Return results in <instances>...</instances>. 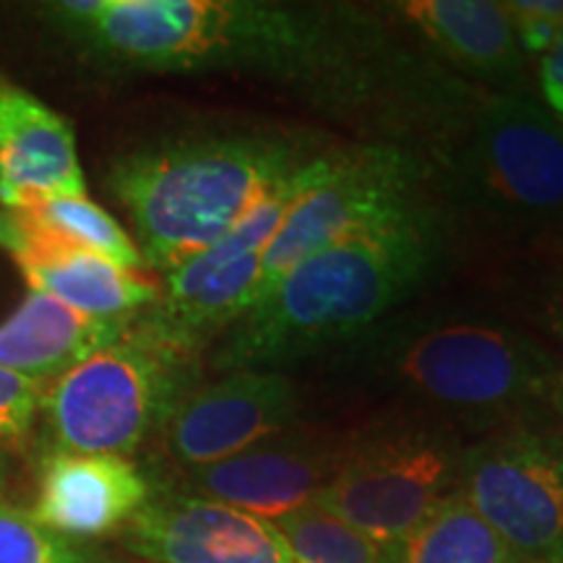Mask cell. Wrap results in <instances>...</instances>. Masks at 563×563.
<instances>
[{"mask_svg": "<svg viewBox=\"0 0 563 563\" xmlns=\"http://www.w3.org/2000/svg\"><path fill=\"white\" fill-rule=\"evenodd\" d=\"M439 256V228L422 207L313 253L232 323L214 365L222 373H282L355 342L420 290Z\"/></svg>", "mask_w": 563, "mask_h": 563, "instance_id": "6da1fadb", "label": "cell"}, {"mask_svg": "<svg viewBox=\"0 0 563 563\" xmlns=\"http://www.w3.org/2000/svg\"><path fill=\"white\" fill-rule=\"evenodd\" d=\"M302 162L298 141L279 133L191 136L125 154L108 186L129 211L146 269L167 274L228 235Z\"/></svg>", "mask_w": 563, "mask_h": 563, "instance_id": "7a4b0ae2", "label": "cell"}, {"mask_svg": "<svg viewBox=\"0 0 563 563\" xmlns=\"http://www.w3.org/2000/svg\"><path fill=\"white\" fill-rule=\"evenodd\" d=\"M365 384L456 418H504L548 399L559 363L538 342L493 319L405 316L352 342Z\"/></svg>", "mask_w": 563, "mask_h": 563, "instance_id": "3957f363", "label": "cell"}, {"mask_svg": "<svg viewBox=\"0 0 563 563\" xmlns=\"http://www.w3.org/2000/svg\"><path fill=\"white\" fill-rule=\"evenodd\" d=\"M51 9L91 53L150 70L256 66L292 74L321 37L298 11L241 0H70Z\"/></svg>", "mask_w": 563, "mask_h": 563, "instance_id": "277c9868", "label": "cell"}, {"mask_svg": "<svg viewBox=\"0 0 563 563\" xmlns=\"http://www.w3.org/2000/svg\"><path fill=\"white\" fill-rule=\"evenodd\" d=\"M196 350L144 319L45 386L40 412L55 452L129 456L194 389Z\"/></svg>", "mask_w": 563, "mask_h": 563, "instance_id": "5b68a950", "label": "cell"}, {"mask_svg": "<svg viewBox=\"0 0 563 563\" xmlns=\"http://www.w3.org/2000/svg\"><path fill=\"white\" fill-rule=\"evenodd\" d=\"M464 446L443 422L394 418L350 435L316 504L391 548L460 493Z\"/></svg>", "mask_w": 563, "mask_h": 563, "instance_id": "8992f818", "label": "cell"}, {"mask_svg": "<svg viewBox=\"0 0 563 563\" xmlns=\"http://www.w3.org/2000/svg\"><path fill=\"white\" fill-rule=\"evenodd\" d=\"M332 157L334 154H327L302 162L228 235L167 272L165 285H159V300L141 319L191 350H199L211 334L241 321L256 302L264 251L295 201L329 170Z\"/></svg>", "mask_w": 563, "mask_h": 563, "instance_id": "52a82bcc", "label": "cell"}, {"mask_svg": "<svg viewBox=\"0 0 563 563\" xmlns=\"http://www.w3.org/2000/svg\"><path fill=\"white\" fill-rule=\"evenodd\" d=\"M418 162L394 146H361L334 154L329 170L295 201L264 251L256 302L313 253L418 209Z\"/></svg>", "mask_w": 563, "mask_h": 563, "instance_id": "ba28073f", "label": "cell"}, {"mask_svg": "<svg viewBox=\"0 0 563 563\" xmlns=\"http://www.w3.org/2000/svg\"><path fill=\"white\" fill-rule=\"evenodd\" d=\"M460 493L522 563H563V431L514 426L464 449Z\"/></svg>", "mask_w": 563, "mask_h": 563, "instance_id": "9c48e42d", "label": "cell"}, {"mask_svg": "<svg viewBox=\"0 0 563 563\" xmlns=\"http://www.w3.org/2000/svg\"><path fill=\"white\" fill-rule=\"evenodd\" d=\"M462 196L511 224L563 214V125L527 97H496L470 131L456 165Z\"/></svg>", "mask_w": 563, "mask_h": 563, "instance_id": "30bf717a", "label": "cell"}, {"mask_svg": "<svg viewBox=\"0 0 563 563\" xmlns=\"http://www.w3.org/2000/svg\"><path fill=\"white\" fill-rule=\"evenodd\" d=\"M298 410V389L285 373L232 371L194 386L159 433L165 452L188 473L287 431Z\"/></svg>", "mask_w": 563, "mask_h": 563, "instance_id": "8fae6325", "label": "cell"}, {"mask_svg": "<svg viewBox=\"0 0 563 563\" xmlns=\"http://www.w3.org/2000/svg\"><path fill=\"white\" fill-rule=\"evenodd\" d=\"M347 439L292 426L241 454L188 470V493L277 522L316 504L340 467Z\"/></svg>", "mask_w": 563, "mask_h": 563, "instance_id": "7c38bea8", "label": "cell"}, {"mask_svg": "<svg viewBox=\"0 0 563 563\" xmlns=\"http://www.w3.org/2000/svg\"><path fill=\"white\" fill-rule=\"evenodd\" d=\"M121 534L133 555L152 563H292L269 519L191 493L152 496Z\"/></svg>", "mask_w": 563, "mask_h": 563, "instance_id": "4fadbf2b", "label": "cell"}, {"mask_svg": "<svg viewBox=\"0 0 563 563\" xmlns=\"http://www.w3.org/2000/svg\"><path fill=\"white\" fill-rule=\"evenodd\" d=\"M76 133L66 115L0 76V207L84 199Z\"/></svg>", "mask_w": 563, "mask_h": 563, "instance_id": "5bb4252c", "label": "cell"}, {"mask_svg": "<svg viewBox=\"0 0 563 563\" xmlns=\"http://www.w3.org/2000/svg\"><path fill=\"white\" fill-rule=\"evenodd\" d=\"M150 498V481L129 456L51 452L40 462L32 517L63 540H95L123 530Z\"/></svg>", "mask_w": 563, "mask_h": 563, "instance_id": "9a60e30c", "label": "cell"}, {"mask_svg": "<svg viewBox=\"0 0 563 563\" xmlns=\"http://www.w3.org/2000/svg\"><path fill=\"white\" fill-rule=\"evenodd\" d=\"M0 245L16 258L26 287L51 295L89 319L131 323L159 300V285L144 272L125 269L91 253L34 241L13 230L9 217Z\"/></svg>", "mask_w": 563, "mask_h": 563, "instance_id": "2e32d148", "label": "cell"}, {"mask_svg": "<svg viewBox=\"0 0 563 563\" xmlns=\"http://www.w3.org/2000/svg\"><path fill=\"white\" fill-rule=\"evenodd\" d=\"M129 327L89 319L30 287L11 316L0 321V365L47 386Z\"/></svg>", "mask_w": 563, "mask_h": 563, "instance_id": "e0dca14e", "label": "cell"}, {"mask_svg": "<svg viewBox=\"0 0 563 563\" xmlns=\"http://www.w3.org/2000/svg\"><path fill=\"white\" fill-rule=\"evenodd\" d=\"M397 9L449 60L470 74L498 84H511L522 74L525 53L514 37L506 3L410 0Z\"/></svg>", "mask_w": 563, "mask_h": 563, "instance_id": "ac0fdd59", "label": "cell"}, {"mask_svg": "<svg viewBox=\"0 0 563 563\" xmlns=\"http://www.w3.org/2000/svg\"><path fill=\"white\" fill-rule=\"evenodd\" d=\"M9 224L34 241L91 253L133 272H146L136 241L91 199H47L5 211Z\"/></svg>", "mask_w": 563, "mask_h": 563, "instance_id": "d6986e66", "label": "cell"}, {"mask_svg": "<svg viewBox=\"0 0 563 563\" xmlns=\"http://www.w3.org/2000/svg\"><path fill=\"white\" fill-rule=\"evenodd\" d=\"M389 563H522L493 527L454 493L402 543L386 548Z\"/></svg>", "mask_w": 563, "mask_h": 563, "instance_id": "ffe728a7", "label": "cell"}, {"mask_svg": "<svg viewBox=\"0 0 563 563\" xmlns=\"http://www.w3.org/2000/svg\"><path fill=\"white\" fill-rule=\"evenodd\" d=\"M274 525L290 548L292 563H389L386 548L319 504L302 506Z\"/></svg>", "mask_w": 563, "mask_h": 563, "instance_id": "44dd1931", "label": "cell"}, {"mask_svg": "<svg viewBox=\"0 0 563 563\" xmlns=\"http://www.w3.org/2000/svg\"><path fill=\"white\" fill-rule=\"evenodd\" d=\"M0 563H91L81 548L45 530L32 511L0 501Z\"/></svg>", "mask_w": 563, "mask_h": 563, "instance_id": "7402d4cb", "label": "cell"}, {"mask_svg": "<svg viewBox=\"0 0 563 563\" xmlns=\"http://www.w3.org/2000/svg\"><path fill=\"white\" fill-rule=\"evenodd\" d=\"M45 384L0 365V446H19L32 433Z\"/></svg>", "mask_w": 563, "mask_h": 563, "instance_id": "603a6c76", "label": "cell"}, {"mask_svg": "<svg viewBox=\"0 0 563 563\" xmlns=\"http://www.w3.org/2000/svg\"><path fill=\"white\" fill-rule=\"evenodd\" d=\"M514 37L527 55H545L563 32V0H517L506 3Z\"/></svg>", "mask_w": 563, "mask_h": 563, "instance_id": "cb8c5ba5", "label": "cell"}, {"mask_svg": "<svg viewBox=\"0 0 563 563\" xmlns=\"http://www.w3.org/2000/svg\"><path fill=\"white\" fill-rule=\"evenodd\" d=\"M538 81L548 115L559 125H563V32L553 42L551 51L540 55Z\"/></svg>", "mask_w": 563, "mask_h": 563, "instance_id": "d4e9b609", "label": "cell"}, {"mask_svg": "<svg viewBox=\"0 0 563 563\" xmlns=\"http://www.w3.org/2000/svg\"><path fill=\"white\" fill-rule=\"evenodd\" d=\"M548 402H551L553 410L563 418V365H559V371H555L553 386L551 391H548Z\"/></svg>", "mask_w": 563, "mask_h": 563, "instance_id": "484cf974", "label": "cell"}, {"mask_svg": "<svg viewBox=\"0 0 563 563\" xmlns=\"http://www.w3.org/2000/svg\"><path fill=\"white\" fill-rule=\"evenodd\" d=\"M555 329H559V334L563 336V298L559 302V311H555Z\"/></svg>", "mask_w": 563, "mask_h": 563, "instance_id": "4316f807", "label": "cell"}, {"mask_svg": "<svg viewBox=\"0 0 563 563\" xmlns=\"http://www.w3.org/2000/svg\"><path fill=\"white\" fill-rule=\"evenodd\" d=\"M3 485H5V462L3 456H0V490H3Z\"/></svg>", "mask_w": 563, "mask_h": 563, "instance_id": "83f0119b", "label": "cell"}]
</instances>
